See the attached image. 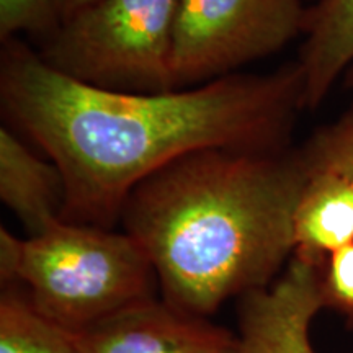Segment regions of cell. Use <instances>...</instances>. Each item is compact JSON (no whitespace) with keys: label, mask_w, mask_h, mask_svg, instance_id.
Listing matches in <instances>:
<instances>
[{"label":"cell","mask_w":353,"mask_h":353,"mask_svg":"<svg viewBox=\"0 0 353 353\" xmlns=\"http://www.w3.org/2000/svg\"><path fill=\"white\" fill-rule=\"evenodd\" d=\"M303 0H180L170 70L175 90L280 51L304 33ZM214 81V79H213Z\"/></svg>","instance_id":"cell-5"},{"label":"cell","mask_w":353,"mask_h":353,"mask_svg":"<svg viewBox=\"0 0 353 353\" xmlns=\"http://www.w3.org/2000/svg\"><path fill=\"white\" fill-rule=\"evenodd\" d=\"M294 254L322 265L353 244V180L329 170H311L293 218Z\"/></svg>","instance_id":"cell-8"},{"label":"cell","mask_w":353,"mask_h":353,"mask_svg":"<svg viewBox=\"0 0 353 353\" xmlns=\"http://www.w3.org/2000/svg\"><path fill=\"white\" fill-rule=\"evenodd\" d=\"M56 0H0V34H52L59 26Z\"/></svg>","instance_id":"cell-14"},{"label":"cell","mask_w":353,"mask_h":353,"mask_svg":"<svg viewBox=\"0 0 353 353\" xmlns=\"http://www.w3.org/2000/svg\"><path fill=\"white\" fill-rule=\"evenodd\" d=\"M82 353H219L237 341L206 317L145 299L72 334Z\"/></svg>","instance_id":"cell-6"},{"label":"cell","mask_w":353,"mask_h":353,"mask_svg":"<svg viewBox=\"0 0 353 353\" xmlns=\"http://www.w3.org/2000/svg\"><path fill=\"white\" fill-rule=\"evenodd\" d=\"M0 353H82L69 330L43 316L26 291L8 285L0 298Z\"/></svg>","instance_id":"cell-11"},{"label":"cell","mask_w":353,"mask_h":353,"mask_svg":"<svg viewBox=\"0 0 353 353\" xmlns=\"http://www.w3.org/2000/svg\"><path fill=\"white\" fill-rule=\"evenodd\" d=\"M219 353H239V352H237V347H234V348H229V350H224V352H219Z\"/></svg>","instance_id":"cell-17"},{"label":"cell","mask_w":353,"mask_h":353,"mask_svg":"<svg viewBox=\"0 0 353 353\" xmlns=\"http://www.w3.org/2000/svg\"><path fill=\"white\" fill-rule=\"evenodd\" d=\"M343 82H345V85L353 92V64L348 68L345 76H343Z\"/></svg>","instance_id":"cell-16"},{"label":"cell","mask_w":353,"mask_h":353,"mask_svg":"<svg viewBox=\"0 0 353 353\" xmlns=\"http://www.w3.org/2000/svg\"><path fill=\"white\" fill-rule=\"evenodd\" d=\"M303 87L298 63L162 94L88 85L20 44L2 63L8 113L63 175L61 219L105 229L134 187L176 159L203 149L285 151Z\"/></svg>","instance_id":"cell-1"},{"label":"cell","mask_w":353,"mask_h":353,"mask_svg":"<svg viewBox=\"0 0 353 353\" xmlns=\"http://www.w3.org/2000/svg\"><path fill=\"white\" fill-rule=\"evenodd\" d=\"M0 198L32 236L61 219L64 180L54 164H48L8 131L0 130Z\"/></svg>","instance_id":"cell-9"},{"label":"cell","mask_w":353,"mask_h":353,"mask_svg":"<svg viewBox=\"0 0 353 353\" xmlns=\"http://www.w3.org/2000/svg\"><path fill=\"white\" fill-rule=\"evenodd\" d=\"M180 0H97L63 20L41 56L64 76L110 90H175L170 56Z\"/></svg>","instance_id":"cell-4"},{"label":"cell","mask_w":353,"mask_h":353,"mask_svg":"<svg viewBox=\"0 0 353 353\" xmlns=\"http://www.w3.org/2000/svg\"><path fill=\"white\" fill-rule=\"evenodd\" d=\"M319 268L293 255L273 286L254 290L241 299L239 353H316L309 339L311 322L324 307Z\"/></svg>","instance_id":"cell-7"},{"label":"cell","mask_w":353,"mask_h":353,"mask_svg":"<svg viewBox=\"0 0 353 353\" xmlns=\"http://www.w3.org/2000/svg\"><path fill=\"white\" fill-rule=\"evenodd\" d=\"M94 2H97V0H56V8L57 13H59V20H65L68 17L74 15L76 12L82 10V8L88 7Z\"/></svg>","instance_id":"cell-15"},{"label":"cell","mask_w":353,"mask_h":353,"mask_svg":"<svg viewBox=\"0 0 353 353\" xmlns=\"http://www.w3.org/2000/svg\"><path fill=\"white\" fill-rule=\"evenodd\" d=\"M303 2H304V0H303ZM316 2H317V0H316Z\"/></svg>","instance_id":"cell-18"},{"label":"cell","mask_w":353,"mask_h":353,"mask_svg":"<svg viewBox=\"0 0 353 353\" xmlns=\"http://www.w3.org/2000/svg\"><path fill=\"white\" fill-rule=\"evenodd\" d=\"M319 290L324 307L353 322V244L324 260L319 268Z\"/></svg>","instance_id":"cell-13"},{"label":"cell","mask_w":353,"mask_h":353,"mask_svg":"<svg viewBox=\"0 0 353 353\" xmlns=\"http://www.w3.org/2000/svg\"><path fill=\"white\" fill-rule=\"evenodd\" d=\"M309 165L299 151L203 149L149 175L121 218L156 270L164 301L206 317L267 288L293 257Z\"/></svg>","instance_id":"cell-2"},{"label":"cell","mask_w":353,"mask_h":353,"mask_svg":"<svg viewBox=\"0 0 353 353\" xmlns=\"http://www.w3.org/2000/svg\"><path fill=\"white\" fill-rule=\"evenodd\" d=\"M311 170H329L353 180V107L321 128L301 149Z\"/></svg>","instance_id":"cell-12"},{"label":"cell","mask_w":353,"mask_h":353,"mask_svg":"<svg viewBox=\"0 0 353 353\" xmlns=\"http://www.w3.org/2000/svg\"><path fill=\"white\" fill-rule=\"evenodd\" d=\"M0 276L26 285L33 306L70 334L154 298L157 281L148 254L128 232L63 219L28 239L2 228Z\"/></svg>","instance_id":"cell-3"},{"label":"cell","mask_w":353,"mask_h":353,"mask_svg":"<svg viewBox=\"0 0 353 353\" xmlns=\"http://www.w3.org/2000/svg\"><path fill=\"white\" fill-rule=\"evenodd\" d=\"M304 34L303 108L314 110L353 64V0H317L307 8Z\"/></svg>","instance_id":"cell-10"}]
</instances>
